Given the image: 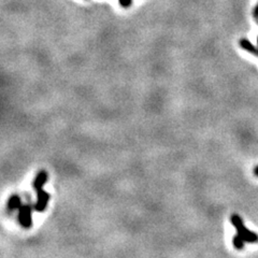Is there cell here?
I'll use <instances>...</instances> for the list:
<instances>
[{
  "mask_svg": "<svg viewBox=\"0 0 258 258\" xmlns=\"http://www.w3.org/2000/svg\"><path fill=\"white\" fill-rule=\"evenodd\" d=\"M254 15H255V17H258V6L256 8L255 12H254Z\"/></svg>",
  "mask_w": 258,
  "mask_h": 258,
  "instance_id": "9",
  "label": "cell"
},
{
  "mask_svg": "<svg viewBox=\"0 0 258 258\" xmlns=\"http://www.w3.org/2000/svg\"><path fill=\"white\" fill-rule=\"evenodd\" d=\"M254 174H255L256 176H258V167H256V168L254 169Z\"/></svg>",
  "mask_w": 258,
  "mask_h": 258,
  "instance_id": "8",
  "label": "cell"
},
{
  "mask_svg": "<svg viewBox=\"0 0 258 258\" xmlns=\"http://www.w3.org/2000/svg\"><path fill=\"white\" fill-rule=\"evenodd\" d=\"M230 222L233 224V226L237 229V233L239 235L242 239L246 242L250 243H255L258 241V236L253 233V231L249 230L243 224V220L238 215V214H233L230 216Z\"/></svg>",
  "mask_w": 258,
  "mask_h": 258,
  "instance_id": "1",
  "label": "cell"
},
{
  "mask_svg": "<svg viewBox=\"0 0 258 258\" xmlns=\"http://www.w3.org/2000/svg\"><path fill=\"white\" fill-rule=\"evenodd\" d=\"M22 206V200L21 197H19L17 194H13L9 197L8 201H6V209L10 212H13V211L18 210L19 207Z\"/></svg>",
  "mask_w": 258,
  "mask_h": 258,
  "instance_id": "5",
  "label": "cell"
},
{
  "mask_svg": "<svg viewBox=\"0 0 258 258\" xmlns=\"http://www.w3.org/2000/svg\"><path fill=\"white\" fill-rule=\"evenodd\" d=\"M50 198L51 196L48 191H45L43 189H39L37 191V201L34 207L35 211H37V212H44L46 210V207H48Z\"/></svg>",
  "mask_w": 258,
  "mask_h": 258,
  "instance_id": "3",
  "label": "cell"
},
{
  "mask_svg": "<svg viewBox=\"0 0 258 258\" xmlns=\"http://www.w3.org/2000/svg\"><path fill=\"white\" fill-rule=\"evenodd\" d=\"M118 3L124 9H127L130 8L131 4H132V0H118Z\"/></svg>",
  "mask_w": 258,
  "mask_h": 258,
  "instance_id": "7",
  "label": "cell"
},
{
  "mask_svg": "<svg viewBox=\"0 0 258 258\" xmlns=\"http://www.w3.org/2000/svg\"><path fill=\"white\" fill-rule=\"evenodd\" d=\"M244 242H246V241H244L238 234H237V236H235L233 238V244L237 250H242L243 247H244Z\"/></svg>",
  "mask_w": 258,
  "mask_h": 258,
  "instance_id": "6",
  "label": "cell"
},
{
  "mask_svg": "<svg viewBox=\"0 0 258 258\" xmlns=\"http://www.w3.org/2000/svg\"><path fill=\"white\" fill-rule=\"evenodd\" d=\"M257 42H258V39H257Z\"/></svg>",
  "mask_w": 258,
  "mask_h": 258,
  "instance_id": "10",
  "label": "cell"
},
{
  "mask_svg": "<svg viewBox=\"0 0 258 258\" xmlns=\"http://www.w3.org/2000/svg\"><path fill=\"white\" fill-rule=\"evenodd\" d=\"M48 172L45 170H40L35 176L34 181H32V188L36 191H38L39 189H43V186L46 184V182H48Z\"/></svg>",
  "mask_w": 258,
  "mask_h": 258,
  "instance_id": "4",
  "label": "cell"
},
{
  "mask_svg": "<svg viewBox=\"0 0 258 258\" xmlns=\"http://www.w3.org/2000/svg\"><path fill=\"white\" fill-rule=\"evenodd\" d=\"M32 209L29 204H22L18 209L17 221L24 229H29L32 226Z\"/></svg>",
  "mask_w": 258,
  "mask_h": 258,
  "instance_id": "2",
  "label": "cell"
}]
</instances>
